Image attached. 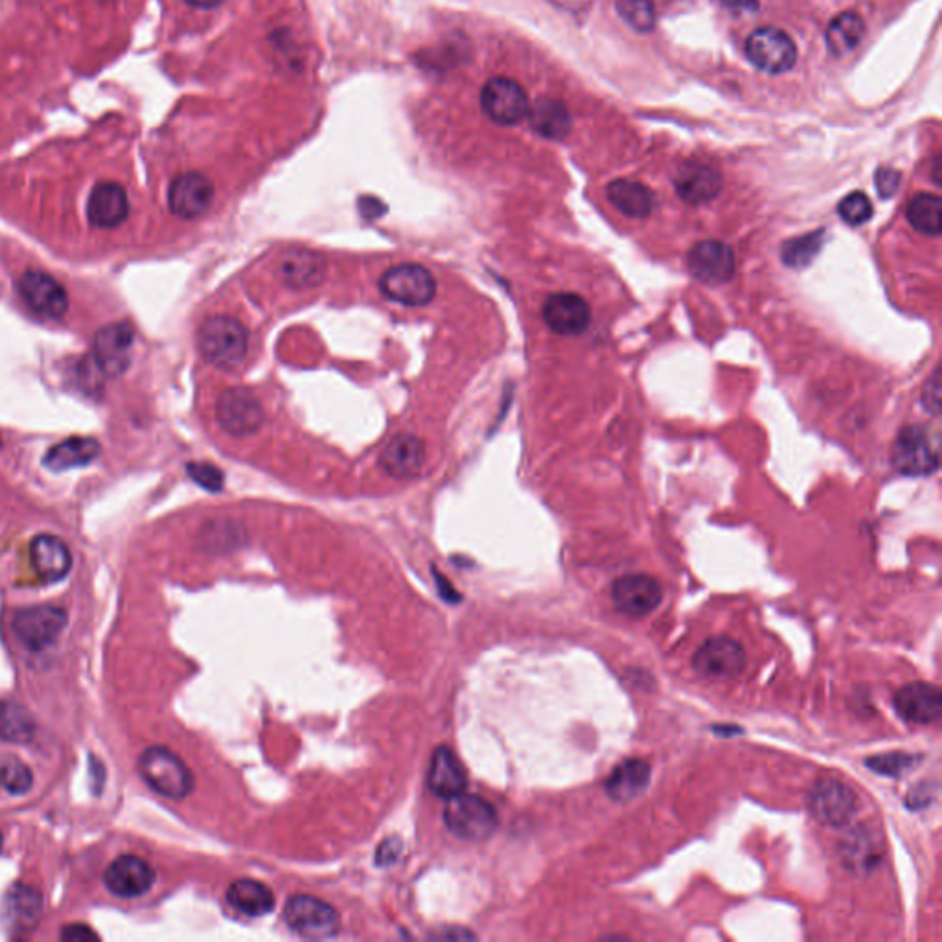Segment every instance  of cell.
I'll return each mask as SVG.
<instances>
[{"instance_id": "cell-1", "label": "cell", "mask_w": 942, "mask_h": 942, "mask_svg": "<svg viewBox=\"0 0 942 942\" xmlns=\"http://www.w3.org/2000/svg\"><path fill=\"white\" fill-rule=\"evenodd\" d=\"M249 330L230 315H211L198 330V348L206 363L219 370H235L249 354Z\"/></svg>"}, {"instance_id": "cell-2", "label": "cell", "mask_w": 942, "mask_h": 942, "mask_svg": "<svg viewBox=\"0 0 942 942\" xmlns=\"http://www.w3.org/2000/svg\"><path fill=\"white\" fill-rule=\"evenodd\" d=\"M444 825L453 836L464 842H486L498 831V810L485 797L461 794L448 799Z\"/></svg>"}, {"instance_id": "cell-3", "label": "cell", "mask_w": 942, "mask_h": 942, "mask_svg": "<svg viewBox=\"0 0 942 942\" xmlns=\"http://www.w3.org/2000/svg\"><path fill=\"white\" fill-rule=\"evenodd\" d=\"M139 773L152 786V790L170 799H182L193 790L190 767L168 748L153 746L139 759Z\"/></svg>"}, {"instance_id": "cell-4", "label": "cell", "mask_w": 942, "mask_h": 942, "mask_svg": "<svg viewBox=\"0 0 942 942\" xmlns=\"http://www.w3.org/2000/svg\"><path fill=\"white\" fill-rule=\"evenodd\" d=\"M381 295L396 305L421 308L437 297L433 273L420 264H398L386 270L378 282Z\"/></svg>"}, {"instance_id": "cell-5", "label": "cell", "mask_w": 942, "mask_h": 942, "mask_svg": "<svg viewBox=\"0 0 942 942\" xmlns=\"http://www.w3.org/2000/svg\"><path fill=\"white\" fill-rule=\"evenodd\" d=\"M216 420L225 433L243 439L264 428L265 410L249 389L232 386L217 398Z\"/></svg>"}, {"instance_id": "cell-6", "label": "cell", "mask_w": 942, "mask_h": 942, "mask_svg": "<svg viewBox=\"0 0 942 942\" xmlns=\"http://www.w3.org/2000/svg\"><path fill=\"white\" fill-rule=\"evenodd\" d=\"M287 926L306 939H330L341 928V915L329 902L317 896L295 895L284 907Z\"/></svg>"}, {"instance_id": "cell-7", "label": "cell", "mask_w": 942, "mask_h": 942, "mask_svg": "<svg viewBox=\"0 0 942 942\" xmlns=\"http://www.w3.org/2000/svg\"><path fill=\"white\" fill-rule=\"evenodd\" d=\"M808 810L823 825L839 828L850 825L858 814V796L842 780L825 778L808 791Z\"/></svg>"}, {"instance_id": "cell-8", "label": "cell", "mask_w": 942, "mask_h": 942, "mask_svg": "<svg viewBox=\"0 0 942 942\" xmlns=\"http://www.w3.org/2000/svg\"><path fill=\"white\" fill-rule=\"evenodd\" d=\"M480 107L499 126H515L527 118L530 102L520 83L510 77H492L480 91Z\"/></svg>"}, {"instance_id": "cell-9", "label": "cell", "mask_w": 942, "mask_h": 942, "mask_svg": "<svg viewBox=\"0 0 942 942\" xmlns=\"http://www.w3.org/2000/svg\"><path fill=\"white\" fill-rule=\"evenodd\" d=\"M746 53L756 69L767 74H785L797 61L796 43L785 29L759 28L748 37Z\"/></svg>"}, {"instance_id": "cell-10", "label": "cell", "mask_w": 942, "mask_h": 942, "mask_svg": "<svg viewBox=\"0 0 942 942\" xmlns=\"http://www.w3.org/2000/svg\"><path fill=\"white\" fill-rule=\"evenodd\" d=\"M893 466L909 477H928L939 468V453L920 426L902 429L893 444Z\"/></svg>"}, {"instance_id": "cell-11", "label": "cell", "mask_w": 942, "mask_h": 942, "mask_svg": "<svg viewBox=\"0 0 942 942\" xmlns=\"http://www.w3.org/2000/svg\"><path fill=\"white\" fill-rule=\"evenodd\" d=\"M611 600L619 613L630 619H643L656 611L663 600V587L659 580L649 574H624L611 586Z\"/></svg>"}, {"instance_id": "cell-12", "label": "cell", "mask_w": 942, "mask_h": 942, "mask_svg": "<svg viewBox=\"0 0 942 942\" xmlns=\"http://www.w3.org/2000/svg\"><path fill=\"white\" fill-rule=\"evenodd\" d=\"M67 627L64 609L56 606H29L19 609L13 619V630L19 641L28 649L41 652L59 637Z\"/></svg>"}, {"instance_id": "cell-13", "label": "cell", "mask_w": 942, "mask_h": 942, "mask_svg": "<svg viewBox=\"0 0 942 942\" xmlns=\"http://www.w3.org/2000/svg\"><path fill=\"white\" fill-rule=\"evenodd\" d=\"M692 667L707 679H732L746 667V649L731 637H713L692 657Z\"/></svg>"}, {"instance_id": "cell-14", "label": "cell", "mask_w": 942, "mask_h": 942, "mask_svg": "<svg viewBox=\"0 0 942 942\" xmlns=\"http://www.w3.org/2000/svg\"><path fill=\"white\" fill-rule=\"evenodd\" d=\"M135 332L129 322H112L98 330L94 337V361L102 374L117 378L123 374L131 361V346Z\"/></svg>"}, {"instance_id": "cell-15", "label": "cell", "mask_w": 942, "mask_h": 942, "mask_svg": "<svg viewBox=\"0 0 942 942\" xmlns=\"http://www.w3.org/2000/svg\"><path fill=\"white\" fill-rule=\"evenodd\" d=\"M19 294L29 310L45 319H61L69 311L64 287L43 271H26L19 281Z\"/></svg>"}, {"instance_id": "cell-16", "label": "cell", "mask_w": 942, "mask_h": 942, "mask_svg": "<svg viewBox=\"0 0 942 942\" xmlns=\"http://www.w3.org/2000/svg\"><path fill=\"white\" fill-rule=\"evenodd\" d=\"M687 267L696 281L716 286L731 281L737 270V258L731 247L724 241H697L689 251Z\"/></svg>"}, {"instance_id": "cell-17", "label": "cell", "mask_w": 942, "mask_h": 942, "mask_svg": "<svg viewBox=\"0 0 942 942\" xmlns=\"http://www.w3.org/2000/svg\"><path fill=\"white\" fill-rule=\"evenodd\" d=\"M214 200V184L208 177L198 171H187L171 181L168 190V206L171 214L181 219H198L205 216Z\"/></svg>"}, {"instance_id": "cell-18", "label": "cell", "mask_w": 942, "mask_h": 942, "mask_svg": "<svg viewBox=\"0 0 942 942\" xmlns=\"http://www.w3.org/2000/svg\"><path fill=\"white\" fill-rule=\"evenodd\" d=\"M541 315L549 330L558 335H580L592 324V308L576 294H552L545 299Z\"/></svg>"}, {"instance_id": "cell-19", "label": "cell", "mask_w": 942, "mask_h": 942, "mask_svg": "<svg viewBox=\"0 0 942 942\" xmlns=\"http://www.w3.org/2000/svg\"><path fill=\"white\" fill-rule=\"evenodd\" d=\"M428 461L426 442L415 434H396L383 448L380 466L393 479H416Z\"/></svg>"}, {"instance_id": "cell-20", "label": "cell", "mask_w": 942, "mask_h": 942, "mask_svg": "<svg viewBox=\"0 0 942 942\" xmlns=\"http://www.w3.org/2000/svg\"><path fill=\"white\" fill-rule=\"evenodd\" d=\"M326 260L321 252L305 249V247H294L282 257L278 264V276L284 282V286L295 291H306L313 287L321 286L326 278Z\"/></svg>"}, {"instance_id": "cell-21", "label": "cell", "mask_w": 942, "mask_h": 942, "mask_svg": "<svg viewBox=\"0 0 942 942\" xmlns=\"http://www.w3.org/2000/svg\"><path fill=\"white\" fill-rule=\"evenodd\" d=\"M896 713L901 718L917 724V726H933L941 720L942 697L935 685L915 681L909 685L902 687L895 694Z\"/></svg>"}, {"instance_id": "cell-22", "label": "cell", "mask_w": 942, "mask_h": 942, "mask_svg": "<svg viewBox=\"0 0 942 942\" xmlns=\"http://www.w3.org/2000/svg\"><path fill=\"white\" fill-rule=\"evenodd\" d=\"M155 871L139 856H120L107 867L106 885L112 895L120 898H136L152 890Z\"/></svg>"}, {"instance_id": "cell-23", "label": "cell", "mask_w": 942, "mask_h": 942, "mask_svg": "<svg viewBox=\"0 0 942 942\" xmlns=\"http://www.w3.org/2000/svg\"><path fill=\"white\" fill-rule=\"evenodd\" d=\"M129 216L128 192L118 182H98L87 201L88 222L96 229H117Z\"/></svg>"}, {"instance_id": "cell-24", "label": "cell", "mask_w": 942, "mask_h": 942, "mask_svg": "<svg viewBox=\"0 0 942 942\" xmlns=\"http://www.w3.org/2000/svg\"><path fill=\"white\" fill-rule=\"evenodd\" d=\"M882 852V836L866 825L856 826L839 843L843 863L849 867L850 871L861 874L879 867Z\"/></svg>"}, {"instance_id": "cell-25", "label": "cell", "mask_w": 942, "mask_h": 942, "mask_svg": "<svg viewBox=\"0 0 942 942\" xmlns=\"http://www.w3.org/2000/svg\"><path fill=\"white\" fill-rule=\"evenodd\" d=\"M673 188L689 205H703L713 201L722 190L718 171L702 163H687L673 177Z\"/></svg>"}, {"instance_id": "cell-26", "label": "cell", "mask_w": 942, "mask_h": 942, "mask_svg": "<svg viewBox=\"0 0 942 942\" xmlns=\"http://www.w3.org/2000/svg\"><path fill=\"white\" fill-rule=\"evenodd\" d=\"M29 560L39 579L58 582L71 571V550L63 539L52 534H39L29 544Z\"/></svg>"}, {"instance_id": "cell-27", "label": "cell", "mask_w": 942, "mask_h": 942, "mask_svg": "<svg viewBox=\"0 0 942 942\" xmlns=\"http://www.w3.org/2000/svg\"><path fill=\"white\" fill-rule=\"evenodd\" d=\"M428 786L429 790L440 799H451L466 790L468 775L463 762L458 761V756L450 748L442 746L439 750H434L429 762Z\"/></svg>"}, {"instance_id": "cell-28", "label": "cell", "mask_w": 942, "mask_h": 942, "mask_svg": "<svg viewBox=\"0 0 942 942\" xmlns=\"http://www.w3.org/2000/svg\"><path fill=\"white\" fill-rule=\"evenodd\" d=\"M652 766L641 759H628L606 780V794L613 801L628 802L641 796L649 785Z\"/></svg>"}, {"instance_id": "cell-29", "label": "cell", "mask_w": 942, "mask_h": 942, "mask_svg": "<svg viewBox=\"0 0 942 942\" xmlns=\"http://www.w3.org/2000/svg\"><path fill=\"white\" fill-rule=\"evenodd\" d=\"M608 200L617 211L633 219H646L656 206V195L641 182L617 179L606 188Z\"/></svg>"}, {"instance_id": "cell-30", "label": "cell", "mask_w": 942, "mask_h": 942, "mask_svg": "<svg viewBox=\"0 0 942 942\" xmlns=\"http://www.w3.org/2000/svg\"><path fill=\"white\" fill-rule=\"evenodd\" d=\"M102 445L93 437H71L48 451L43 463L52 472H67L72 468H83L100 455Z\"/></svg>"}, {"instance_id": "cell-31", "label": "cell", "mask_w": 942, "mask_h": 942, "mask_svg": "<svg viewBox=\"0 0 942 942\" xmlns=\"http://www.w3.org/2000/svg\"><path fill=\"white\" fill-rule=\"evenodd\" d=\"M227 902L238 914L247 917H265L275 909V895L267 885L252 879L232 882L227 890Z\"/></svg>"}, {"instance_id": "cell-32", "label": "cell", "mask_w": 942, "mask_h": 942, "mask_svg": "<svg viewBox=\"0 0 942 942\" xmlns=\"http://www.w3.org/2000/svg\"><path fill=\"white\" fill-rule=\"evenodd\" d=\"M528 120L534 131L545 139H563L571 131V115L562 102L552 98H539L528 109Z\"/></svg>"}, {"instance_id": "cell-33", "label": "cell", "mask_w": 942, "mask_h": 942, "mask_svg": "<svg viewBox=\"0 0 942 942\" xmlns=\"http://www.w3.org/2000/svg\"><path fill=\"white\" fill-rule=\"evenodd\" d=\"M866 36V23L858 13L845 12L832 19L826 29V45L832 53L847 56Z\"/></svg>"}, {"instance_id": "cell-34", "label": "cell", "mask_w": 942, "mask_h": 942, "mask_svg": "<svg viewBox=\"0 0 942 942\" xmlns=\"http://www.w3.org/2000/svg\"><path fill=\"white\" fill-rule=\"evenodd\" d=\"M43 901L39 891L28 885H15L7 898V914L15 930H32L41 917Z\"/></svg>"}, {"instance_id": "cell-35", "label": "cell", "mask_w": 942, "mask_h": 942, "mask_svg": "<svg viewBox=\"0 0 942 942\" xmlns=\"http://www.w3.org/2000/svg\"><path fill=\"white\" fill-rule=\"evenodd\" d=\"M941 198L935 193H917L906 206L909 225L922 235H941Z\"/></svg>"}, {"instance_id": "cell-36", "label": "cell", "mask_w": 942, "mask_h": 942, "mask_svg": "<svg viewBox=\"0 0 942 942\" xmlns=\"http://www.w3.org/2000/svg\"><path fill=\"white\" fill-rule=\"evenodd\" d=\"M34 729L36 724L26 708L13 702H0V738L8 742H28Z\"/></svg>"}, {"instance_id": "cell-37", "label": "cell", "mask_w": 942, "mask_h": 942, "mask_svg": "<svg viewBox=\"0 0 942 942\" xmlns=\"http://www.w3.org/2000/svg\"><path fill=\"white\" fill-rule=\"evenodd\" d=\"M823 240H825V232L823 230H815V232H810V235L791 238L780 249V258H783V262L788 267L802 270V267H807L820 254Z\"/></svg>"}, {"instance_id": "cell-38", "label": "cell", "mask_w": 942, "mask_h": 942, "mask_svg": "<svg viewBox=\"0 0 942 942\" xmlns=\"http://www.w3.org/2000/svg\"><path fill=\"white\" fill-rule=\"evenodd\" d=\"M617 12L641 34L652 32L656 26V8L652 0H617Z\"/></svg>"}, {"instance_id": "cell-39", "label": "cell", "mask_w": 942, "mask_h": 942, "mask_svg": "<svg viewBox=\"0 0 942 942\" xmlns=\"http://www.w3.org/2000/svg\"><path fill=\"white\" fill-rule=\"evenodd\" d=\"M837 214L850 227H860L872 216L871 200L863 192H852L843 198L837 205Z\"/></svg>"}, {"instance_id": "cell-40", "label": "cell", "mask_w": 942, "mask_h": 942, "mask_svg": "<svg viewBox=\"0 0 942 942\" xmlns=\"http://www.w3.org/2000/svg\"><path fill=\"white\" fill-rule=\"evenodd\" d=\"M915 761H917V759H915L914 755L896 751V753H885V755L871 756V759H867L866 764L867 767H871L872 772L885 775V777L898 778L902 777L907 770H911V767H914Z\"/></svg>"}, {"instance_id": "cell-41", "label": "cell", "mask_w": 942, "mask_h": 942, "mask_svg": "<svg viewBox=\"0 0 942 942\" xmlns=\"http://www.w3.org/2000/svg\"><path fill=\"white\" fill-rule=\"evenodd\" d=\"M32 772L23 762L8 761L0 766V786L13 796H23L32 788Z\"/></svg>"}, {"instance_id": "cell-42", "label": "cell", "mask_w": 942, "mask_h": 942, "mask_svg": "<svg viewBox=\"0 0 942 942\" xmlns=\"http://www.w3.org/2000/svg\"><path fill=\"white\" fill-rule=\"evenodd\" d=\"M203 539L211 550H229L241 544V528L232 522H212Z\"/></svg>"}, {"instance_id": "cell-43", "label": "cell", "mask_w": 942, "mask_h": 942, "mask_svg": "<svg viewBox=\"0 0 942 942\" xmlns=\"http://www.w3.org/2000/svg\"><path fill=\"white\" fill-rule=\"evenodd\" d=\"M187 474L195 485L201 486L206 492H222L225 486V474L212 463H188Z\"/></svg>"}, {"instance_id": "cell-44", "label": "cell", "mask_w": 942, "mask_h": 942, "mask_svg": "<svg viewBox=\"0 0 942 942\" xmlns=\"http://www.w3.org/2000/svg\"><path fill=\"white\" fill-rule=\"evenodd\" d=\"M874 182H877L880 198L890 200L901 187V174L893 168H880L877 171V177H874Z\"/></svg>"}, {"instance_id": "cell-45", "label": "cell", "mask_w": 942, "mask_h": 942, "mask_svg": "<svg viewBox=\"0 0 942 942\" xmlns=\"http://www.w3.org/2000/svg\"><path fill=\"white\" fill-rule=\"evenodd\" d=\"M61 939L63 941H88V939H98V935L87 926L76 925L67 926L61 933Z\"/></svg>"}, {"instance_id": "cell-46", "label": "cell", "mask_w": 942, "mask_h": 942, "mask_svg": "<svg viewBox=\"0 0 942 942\" xmlns=\"http://www.w3.org/2000/svg\"><path fill=\"white\" fill-rule=\"evenodd\" d=\"M400 850H402L400 842H396V839H389V842L383 843L380 850H378V863H380V866H389V863H393V861L398 858Z\"/></svg>"}, {"instance_id": "cell-47", "label": "cell", "mask_w": 942, "mask_h": 942, "mask_svg": "<svg viewBox=\"0 0 942 942\" xmlns=\"http://www.w3.org/2000/svg\"><path fill=\"white\" fill-rule=\"evenodd\" d=\"M378 206H383V205H381L380 201L372 200V198H365L363 201H359V208H361V212H363V216H367V217H378V216H381V214H383V212H385V211H378Z\"/></svg>"}, {"instance_id": "cell-48", "label": "cell", "mask_w": 942, "mask_h": 942, "mask_svg": "<svg viewBox=\"0 0 942 942\" xmlns=\"http://www.w3.org/2000/svg\"><path fill=\"white\" fill-rule=\"evenodd\" d=\"M724 2L735 10H753L759 4V0H724Z\"/></svg>"}, {"instance_id": "cell-49", "label": "cell", "mask_w": 942, "mask_h": 942, "mask_svg": "<svg viewBox=\"0 0 942 942\" xmlns=\"http://www.w3.org/2000/svg\"><path fill=\"white\" fill-rule=\"evenodd\" d=\"M182 2H187L193 8H200V10H212V8L219 7L223 0H182Z\"/></svg>"}, {"instance_id": "cell-50", "label": "cell", "mask_w": 942, "mask_h": 942, "mask_svg": "<svg viewBox=\"0 0 942 942\" xmlns=\"http://www.w3.org/2000/svg\"><path fill=\"white\" fill-rule=\"evenodd\" d=\"M0 847H2V836H0Z\"/></svg>"}, {"instance_id": "cell-51", "label": "cell", "mask_w": 942, "mask_h": 942, "mask_svg": "<svg viewBox=\"0 0 942 942\" xmlns=\"http://www.w3.org/2000/svg\"><path fill=\"white\" fill-rule=\"evenodd\" d=\"M0 445H2V442H0Z\"/></svg>"}]
</instances>
